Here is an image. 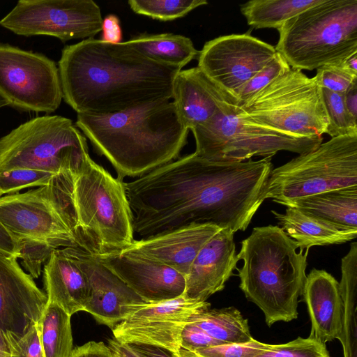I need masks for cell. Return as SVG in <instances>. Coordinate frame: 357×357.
Instances as JSON below:
<instances>
[{
	"label": "cell",
	"instance_id": "1",
	"mask_svg": "<svg viewBox=\"0 0 357 357\" xmlns=\"http://www.w3.org/2000/svg\"><path fill=\"white\" fill-rule=\"evenodd\" d=\"M271 158L213 161L195 152L124 182L134 234L146 238L191 223L244 231L266 199Z\"/></svg>",
	"mask_w": 357,
	"mask_h": 357
},
{
	"label": "cell",
	"instance_id": "2",
	"mask_svg": "<svg viewBox=\"0 0 357 357\" xmlns=\"http://www.w3.org/2000/svg\"><path fill=\"white\" fill-rule=\"evenodd\" d=\"M58 68L63 98L77 114L116 113L170 100L181 70L147 59L127 41L94 38L66 46Z\"/></svg>",
	"mask_w": 357,
	"mask_h": 357
},
{
	"label": "cell",
	"instance_id": "3",
	"mask_svg": "<svg viewBox=\"0 0 357 357\" xmlns=\"http://www.w3.org/2000/svg\"><path fill=\"white\" fill-rule=\"evenodd\" d=\"M76 126L122 181L176 160L189 132L166 100L116 113L77 114Z\"/></svg>",
	"mask_w": 357,
	"mask_h": 357
},
{
	"label": "cell",
	"instance_id": "4",
	"mask_svg": "<svg viewBox=\"0 0 357 357\" xmlns=\"http://www.w3.org/2000/svg\"><path fill=\"white\" fill-rule=\"evenodd\" d=\"M296 243L278 226L257 227L241 242L238 269L239 287L246 298L264 312L268 326L298 317V298L306 279L308 250Z\"/></svg>",
	"mask_w": 357,
	"mask_h": 357
},
{
	"label": "cell",
	"instance_id": "5",
	"mask_svg": "<svg viewBox=\"0 0 357 357\" xmlns=\"http://www.w3.org/2000/svg\"><path fill=\"white\" fill-rule=\"evenodd\" d=\"M70 197L77 247L98 256L132 243V213L123 181L90 158L72 174Z\"/></svg>",
	"mask_w": 357,
	"mask_h": 357
},
{
	"label": "cell",
	"instance_id": "6",
	"mask_svg": "<svg viewBox=\"0 0 357 357\" xmlns=\"http://www.w3.org/2000/svg\"><path fill=\"white\" fill-rule=\"evenodd\" d=\"M278 31L275 49L291 68L340 65L357 54V0H322Z\"/></svg>",
	"mask_w": 357,
	"mask_h": 357
},
{
	"label": "cell",
	"instance_id": "7",
	"mask_svg": "<svg viewBox=\"0 0 357 357\" xmlns=\"http://www.w3.org/2000/svg\"><path fill=\"white\" fill-rule=\"evenodd\" d=\"M85 136L66 117L32 119L0 139V172H76L90 158Z\"/></svg>",
	"mask_w": 357,
	"mask_h": 357
},
{
	"label": "cell",
	"instance_id": "8",
	"mask_svg": "<svg viewBox=\"0 0 357 357\" xmlns=\"http://www.w3.org/2000/svg\"><path fill=\"white\" fill-rule=\"evenodd\" d=\"M236 105L191 130L196 154L213 161L243 162L256 155L272 158L280 151L302 154L322 142V136H300L261 125L240 114Z\"/></svg>",
	"mask_w": 357,
	"mask_h": 357
},
{
	"label": "cell",
	"instance_id": "9",
	"mask_svg": "<svg viewBox=\"0 0 357 357\" xmlns=\"http://www.w3.org/2000/svg\"><path fill=\"white\" fill-rule=\"evenodd\" d=\"M357 185V134L331 137L273 169L266 199L286 206L303 197Z\"/></svg>",
	"mask_w": 357,
	"mask_h": 357
},
{
	"label": "cell",
	"instance_id": "10",
	"mask_svg": "<svg viewBox=\"0 0 357 357\" xmlns=\"http://www.w3.org/2000/svg\"><path fill=\"white\" fill-rule=\"evenodd\" d=\"M236 109L261 125L304 137L322 136L328 120L315 77L290 68Z\"/></svg>",
	"mask_w": 357,
	"mask_h": 357
},
{
	"label": "cell",
	"instance_id": "11",
	"mask_svg": "<svg viewBox=\"0 0 357 357\" xmlns=\"http://www.w3.org/2000/svg\"><path fill=\"white\" fill-rule=\"evenodd\" d=\"M55 175L43 186L0 197V222L15 238L54 241L77 247L70 204L72 174Z\"/></svg>",
	"mask_w": 357,
	"mask_h": 357
},
{
	"label": "cell",
	"instance_id": "12",
	"mask_svg": "<svg viewBox=\"0 0 357 357\" xmlns=\"http://www.w3.org/2000/svg\"><path fill=\"white\" fill-rule=\"evenodd\" d=\"M0 96L15 107L53 112L63 98L59 68L42 54L0 43Z\"/></svg>",
	"mask_w": 357,
	"mask_h": 357
},
{
	"label": "cell",
	"instance_id": "13",
	"mask_svg": "<svg viewBox=\"0 0 357 357\" xmlns=\"http://www.w3.org/2000/svg\"><path fill=\"white\" fill-rule=\"evenodd\" d=\"M102 17L93 0H20L0 25L15 34L45 35L63 42L93 38Z\"/></svg>",
	"mask_w": 357,
	"mask_h": 357
},
{
	"label": "cell",
	"instance_id": "14",
	"mask_svg": "<svg viewBox=\"0 0 357 357\" xmlns=\"http://www.w3.org/2000/svg\"><path fill=\"white\" fill-rule=\"evenodd\" d=\"M273 46L250 34L222 36L206 42L197 67L219 88L236 100L243 85L275 56Z\"/></svg>",
	"mask_w": 357,
	"mask_h": 357
},
{
	"label": "cell",
	"instance_id": "15",
	"mask_svg": "<svg viewBox=\"0 0 357 357\" xmlns=\"http://www.w3.org/2000/svg\"><path fill=\"white\" fill-rule=\"evenodd\" d=\"M210 307L207 301L189 299L183 294L172 300L148 303L112 330L113 338L122 344H150L178 354L181 333L190 317Z\"/></svg>",
	"mask_w": 357,
	"mask_h": 357
},
{
	"label": "cell",
	"instance_id": "16",
	"mask_svg": "<svg viewBox=\"0 0 357 357\" xmlns=\"http://www.w3.org/2000/svg\"><path fill=\"white\" fill-rule=\"evenodd\" d=\"M17 259L0 252V328L19 337L39 323L47 297Z\"/></svg>",
	"mask_w": 357,
	"mask_h": 357
},
{
	"label": "cell",
	"instance_id": "17",
	"mask_svg": "<svg viewBox=\"0 0 357 357\" xmlns=\"http://www.w3.org/2000/svg\"><path fill=\"white\" fill-rule=\"evenodd\" d=\"M74 249L89 282V300L84 311L91 314L97 322L112 330L148 303L95 255L79 247Z\"/></svg>",
	"mask_w": 357,
	"mask_h": 357
},
{
	"label": "cell",
	"instance_id": "18",
	"mask_svg": "<svg viewBox=\"0 0 357 357\" xmlns=\"http://www.w3.org/2000/svg\"><path fill=\"white\" fill-rule=\"evenodd\" d=\"M96 257L147 303L172 300L184 294L185 276L159 261L125 250Z\"/></svg>",
	"mask_w": 357,
	"mask_h": 357
},
{
	"label": "cell",
	"instance_id": "19",
	"mask_svg": "<svg viewBox=\"0 0 357 357\" xmlns=\"http://www.w3.org/2000/svg\"><path fill=\"white\" fill-rule=\"evenodd\" d=\"M234 235L231 230L222 229L203 245L185 278L186 298L206 301L225 288L239 260Z\"/></svg>",
	"mask_w": 357,
	"mask_h": 357
},
{
	"label": "cell",
	"instance_id": "20",
	"mask_svg": "<svg viewBox=\"0 0 357 357\" xmlns=\"http://www.w3.org/2000/svg\"><path fill=\"white\" fill-rule=\"evenodd\" d=\"M173 104L185 128L205 123L236 100L211 81L198 68L181 70L172 86Z\"/></svg>",
	"mask_w": 357,
	"mask_h": 357
},
{
	"label": "cell",
	"instance_id": "21",
	"mask_svg": "<svg viewBox=\"0 0 357 357\" xmlns=\"http://www.w3.org/2000/svg\"><path fill=\"white\" fill-rule=\"evenodd\" d=\"M221 229L212 224L191 223L161 234L134 240L123 250L164 264L185 278L201 248Z\"/></svg>",
	"mask_w": 357,
	"mask_h": 357
},
{
	"label": "cell",
	"instance_id": "22",
	"mask_svg": "<svg viewBox=\"0 0 357 357\" xmlns=\"http://www.w3.org/2000/svg\"><path fill=\"white\" fill-rule=\"evenodd\" d=\"M339 283L325 270L313 268L302 292L311 321L310 335L324 344L340 340L342 335L344 305Z\"/></svg>",
	"mask_w": 357,
	"mask_h": 357
},
{
	"label": "cell",
	"instance_id": "23",
	"mask_svg": "<svg viewBox=\"0 0 357 357\" xmlns=\"http://www.w3.org/2000/svg\"><path fill=\"white\" fill-rule=\"evenodd\" d=\"M47 302L60 306L69 315L84 311L89 300L88 277L74 247L55 250L43 268Z\"/></svg>",
	"mask_w": 357,
	"mask_h": 357
},
{
	"label": "cell",
	"instance_id": "24",
	"mask_svg": "<svg viewBox=\"0 0 357 357\" xmlns=\"http://www.w3.org/2000/svg\"><path fill=\"white\" fill-rule=\"evenodd\" d=\"M286 234L300 250L315 245L341 244L357 236V230L347 229L329 223L297 208L287 206L284 213L272 211Z\"/></svg>",
	"mask_w": 357,
	"mask_h": 357
},
{
	"label": "cell",
	"instance_id": "25",
	"mask_svg": "<svg viewBox=\"0 0 357 357\" xmlns=\"http://www.w3.org/2000/svg\"><path fill=\"white\" fill-rule=\"evenodd\" d=\"M285 206L297 208L344 229L357 230V185L298 199Z\"/></svg>",
	"mask_w": 357,
	"mask_h": 357
},
{
	"label": "cell",
	"instance_id": "26",
	"mask_svg": "<svg viewBox=\"0 0 357 357\" xmlns=\"http://www.w3.org/2000/svg\"><path fill=\"white\" fill-rule=\"evenodd\" d=\"M127 42L147 59L178 70L197 59L199 53L190 38L171 33H142Z\"/></svg>",
	"mask_w": 357,
	"mask_h": 357
},
{
	"label": "cell",
	"instance_id": "27",
	"mask_svg": "<svg viewBox=\"0 0 357 357\" xmlns=\"http://www.w3.org/2000/svg\"><path fill=\"white\" fill-rule=\"evenodd\" d=\"M188 324L194 325L223 343L245 344L254 338L248 321L236 307H207L193 314Z\"/></svg>",
	"mask_w": 357,
	"mask_h": 357
},
{
	"label": "cell",
	"instance_id": "28",
	"mask_svg": "<svg viewBox=\"0 0 357 357\" xmlns=\"http://www.w3.org/2000/svg\"><path fill=\"white\" fill-rule=\"evenodd\" d=\"M322 0H252L241 5L248 24L256 29H279L287 20Z\"/></svg>",
	"mask_w": 357,
	"mask_h": 357
},
{
	"label": "cell",
	"instance_id": "29",
	"mask_svg": "<svg viewBox=\"0 0 357 357\" xmlns=\"http://www.w3.org/2000/svg\"><path fill=\"white\" fill-rule=\"evenodd\" d=\"M70 317L58 305L47 302L39 321L40 342L45 357H71L73 341Z\"/></svg>",
	"mask_w": 357,
	"mask_h": 357
},
{
	"label": "cell",
	"instance_id": "30",
	"mask_svg": "<svg viewBox=\"0 0 357 357\" xmlns=\"http://www.w3.org/2000/svg\"><path fill=\"white\" fill-rule=\"evenodd\" d=\"M128 3L134 13L160 21L183 17L208 4L206 0H129Z\"/></svg>",
	"mask_w": 357,
	"mask_h": 357
},
{
	"label": "cell",
	"instance_id": "31",
	"mask_svg": "<svg viewBox=\"0 0 357 357\" xmlns=\"http://www.w3.org/2000/svg\"><path fill=\"white\" fill-rule=\"evenodd\" d=\"M17 258L21 259L22 266L33 278H38L42 273L43 266L50 259L52 252L61 248L54 241L28 238H15Z\"/></svg>",
	"mask_w": 357,
	"mask_h": 357
},
{
	"label": "cell",
	"instance_id": "32",
	"mask_svg": "<svg viewBox=\"0 0 357 357\" xmlns=\"http://www.w3.org/2000/svg\"><path fill=\"white\" fill-rule=\"evenodd\" d=\"M328 126L325 134L331 137L357 134V121L348 113L344 105L343 94L321 88Z\"/></svg>",
	"mask_w": 357,
	"mask_h": 357
},
{
	"label": "cell",
	"instance_id": "33",
	"mask_svg": "<svg viewBox=\"0 0 357 357\" xmlns=\"http://www.w3.org/2000/svg\"><path fill=\"white\" fill-rule=\"evenodd\" d=\"M253 357H330L326 344L314 337H298L285 344L269 346Z\"/></svg>",
	"mask_w": 357,
	"mask_h": 357
},
{
	"label": "cell",
	"instance_id": "34",
	"mask_svg": "<svg viewBox=\"0 0 357 357\" xmlns=\"http://www.w3.org/2000/svg\"><path fill=\"white\" fill-rule=\"evenodd\" d=\"M56 174L31 169H14L0 172V197L19 193L21 190L48 184Z\"/></svg>",
	"mask_w": 357,
	"mask_h": 357
},
{
	"label": "cell",
	"instance_id": "35",
	"mask_svg": "<svg viewBox=\"0 0 357 357\" xmlns=\"http://www.w3.org/2000/svg\"><path fill=\"white\" fill-rule=\"evenodd\" d=\"M290 68L284 57L277 52L275 57L240 89L236 97V106L245 103Z\"/></svg>",
	"mask_w": 357,
	"mask_h": 357
},
{
	"label": "cell",
	"instance_id": "36",
	"mask_svg": "<svg viewBox=\"0 0 357 357\" xmlns=\"http://www.w3.org/2000/svg\"><path fill=\"white\" fill-rule=\"evenodd\" d=\"M269 344L253 339L245 344H220L195 351H187L180 348V357H253L264 350Z\"/></svg>",
	"mask_w": 357,
	"mask_h": 357
},
{
	"label": "cell",
	"instance_id": "37",
	"mask_svg": "<svg viewBox=\"0 0 357 357\" xmlns=\"http://www.w3.org/2000/svg\"><path fill=\"white\" fill-rule=\"evenodd\" d=\"M8 357H45L40 342V324H32L22 336L5 335Z\"/></svg>",
	"mask_w": 357,
	"mask_h": 357
},
{
	"label": "cell",
	"instance_id": "38",
	"mask_svg": "<svg viewBox=\"0 0 357 357\" xmlns=\"http://www.w3.org/2000/svg\"><path fill=\"white\" fill-rule=\"evenodd\" d=\"M315 78L321 88L344 94L357 82V75L346 70L340 65L324 66L317 69Z\"/></svg>",
	"mask_w": 357,
	"mask_h": 357
},
{
	"label": "cell",
	"instance_id": "39",
	"mask_svg": "<svg viewBox=\"0 0 357 357\" xmlns=\"http://www.w3.org/2000/svg\"><path fill=\"white\" fill-rule=\"evenodd\" d=\"M220 344L228 343L213 339L199 328L190 324H187L181 333V348L187 351H195Z\"/></svg>",
	"mask_w": 357,
	"mask_h": 357
},
{
	"label": "cell",
	"instance_id": "40",
	"mask_svg": "<svg viewBox=\"0 0 357 357\" xmlns=\"http://www.w3.org/2000/svg\"><path fill=\"white\" fill-rule=\"evenodd\" d=\"M71 357H114V356L109 346L103 342L90 341L74 349Z\"/></svg>",
	"mask_w": 357,
	"mask_h": 357
},
{
	"label": "cell",
	"instance_id": "41",
	"mask_svg": "<svg viewBox=\"0 0 357 357\" xmlns=\"http://www.w3.org/2000/svg\"><path fill=\"white\" fill-rule=\"evenodd\" d=\"M102 40L111 43H121L122 30L116 15L109 14L102 20Z\"/></svg>",
	"mask_w": 357,
	"mask_h": 357
},
{
	"label": "cell",
	"instance_id": "42",
	"mask_svg": "<svg viewBox=\"0 0 357 357\" xmlns=\"http://www.w3.org/2000/svg\"><path fill=\"white\" fill-rule=\"evenodd\" d=\"M142 357H180L168 349L145 344H126Z\"/></svg>",
	"mask_w": 357,
	"mask_h": 357
},
{
	"label": "cell",
	"instance_id": "43",
	"mask_svg": "<svg viewBox=\"0 0 357 357\" xmlns=\"http://www.w3.org/2000/svg\"><path fill=\"white\" fill-rule=\"evenodd\" d=\"M0 252L14 256L17 258V245L15 238L4 228L0 222Z\"/></svg>",
	"mask_w": 357,
	"mask_h": 357
},
{
	"label": "cell",
	"instance_id": "44",
	"mask_svg": "<svg viewBox=\"0 0 357 357\" xmlns=\"http://www.w3.org/2000/svg\"><path fill=\"white\" fill-rule=\"evenodd\" d=\"M346 109L353 119L357 121V82L343 94Z\"/></svg>",
	"mask_w": 357,
	"mask_h": 357
},
{
	"label": "cell",
	"instance_id": "45",
	"mask_svg": "<svg viewBox=\"0 0 357 357\" xmlns=\"http://www.w3.org/2000/svg\"><path fill=\"white\" fill-rule=\"evenodd\" d=\"M108 346L114 357H142L127 344H122L114 338L108 340Z\"/></svg>",
	"mask_w": 357,
	"mask_h": 357
},
{
	"label": "cell",
	"instance_id": "46",
	"mask_svg": "<svg viewBox=\"0 0 357 357\" xmlns=\"http://www.w3.org/2000/svg\"><path fill=\"white\" fill-rule=\"evenodd\" d=\"M341 65L349 72L357 75V54H355L345 61Z\"/></svg>",
	"mask_w": 357,
	"mask_h": 357
},
{
	"label": "cell",
	"instance_id": "47",
	"mask_svg": "<svg viewBox=\"0 0 357 357\" xmlns=\"http://www.w3.org/2000/svg\"><path fill=\"white\" fill-rule=\"evenodd\" d=\"M9 348L4 333L0 328V357H8Z\"/></svg>",
	"mask_w": 357,
	"mask_h": 357
},
{
	"label": "cell",
	"instance_id": "48",
	"mask_svg": "<svg viewBox=\"0 0 357 357\" xmlns=\"http://www.w3.org/2000/svg\"><path fill=\"white\" fill-rule=\"evenodd\" d=\"M6 105H9L8 102L6 101L1 96H0V108L4 107V106H6Z\"/></svg>",
	"mask_w": 357,
	"mask_h": 357
}]
</instances>
